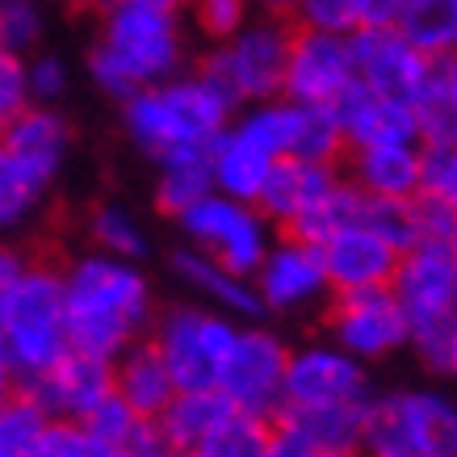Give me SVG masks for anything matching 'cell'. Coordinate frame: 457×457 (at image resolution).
Here are the masks:
<instances>
[{"instance_id": "6da1fadb", "label": "cell", "mask_w": 457, "mask_h": 457, "mask_svg": "<svg viewBox=\"0 0 457 457\" xmlns=\"http://www.w3.org/2000/svg\"><path fill=\"white\" fill-rule=\"evenodd\" d=\"M68 345L88 357L113 361L130 345L147 340L155 319V286L147 269L105 252H80L59 264Z\"/></svg>"}, {"instance_id": "7a4b0ae2", "label": "cell", "mask_w": 457, "mask_h": 457, "mask_svg": "<svg viewBox=\"0 0 457 457\" xmlns=\"http://www.w3.org/2000/svg\"><path fill=\"white\" fill-rule=\"evenodd\" d=\"M189 63V29L180 9L143 0H113L97 13V38L88 46V76L110 101L180 76Z\"/></svg>"}, {"instance_id": "3957f363", "label": "cell", "mask_w": 457, "mask_h": 457, "mask_svg": "<svg viewBox=\"0 0 457 457\" xmlns=\"http://www.w3.org/2000/svg\"><path fill=\"white\" fill-rule=\"evenodd\" d=\"M236 110L197 71H180L122 101V130L152 164L168 155L210 152V143L231 126Z\"/></svg>"}, {"instance_id": "277c9868", "label": "cell", "mask_w": 457, "mask_h": 457, "mask_svg": "<svg viewBox=\"0 0 457 457\" xmlns=\"http://www.w3.org/2000/svg\"><path fill=\"white\" fill-rule=\"evenodd\" d=\"M0 336L13 361V374L21 386L38 382L55 361L71 353L68 315H63V278L59 264L29 261L26 278L17 281L9 303L0 306Z\"/></svg>"}, {"instance_id": "5b68a950", "label": "cell", "mask_w": 457, "mask_h": 457, "mask_svg": "<svg viewBox=\"0 0 457 457\" xmlns=\"http://www.w3.org/2000/svg\"><path fill=\"white\" fill-rule=\"evenodd\" d=\"M290 34H294V21L256 13L239 34H231L227 42H214L194 71L236 113L248 110V105L278 101L281 80H286Z\"/></svg>"}, {"instance_id": "8992f818", "label": "cell", "mask_w": 457, "mask_h": 457, "mask_svg": "<svg viewBox=\"0 0 457 457\" xmlns=\"http://www.w3.org/2000/svg\"><path fill=\"white\" fill-rule=\"evenodd\" d=\"M361 457H457V403L441 390L374 395L361 424Z\"/></svg>"}, {"instance_id": "52a82bcc", "label": "cell", "mask_w": 457, "mask_h": 457, "mask_svg": "<svg viewBox=\"0 0 457 457\" xmlns=\"http://www.w3.org/2000/svg\"><path fill=\"white\" fill-rule=\"evenodd\" d=\"M236 332L239 323L222 311H210L202 303H172L155 311L147 340L168 365L177 390H214Z\"/></svg>"}, {"instance_id": "ba28073f", "label": "cell", "mask_w": 457, "mask_h": 457, "mask_svg": "<svg viewBox=\"0 0 457 457\" xmlns=\"http://www.w3.org/2000/svg\"><path fill=\"white\" fill-rule=\"evenodd\" d=\"M172 222L180 227L189 248L214 256L222 269H231L239 278H252L261 269L264 252L273 248V239H278V231L269 227L261 210L222 194H206Z\"/></svg>"}, {"instance_id": "9c48e42d", "label": "cell", "mask_w": 457, "mask_h": 457, "mask_svg": "<svg viewBox=\"0 0 457 457\" xmlns=\"http://www.w3.org/2000/svg\"><path fill=\"white\" fill-rule=\"evenodd\" d=\"M286 361L290 345L264 323H239L236 345L222 361L219 395L231 403V411L273 420L281 411V386H286Z\"/></svg>"}, {"instance_id": "30bf717a", "label": "cell", "mask_w": 457, "mask_h": 457, "mask_svg": "<svg viewBox=\"0 0 457 457\" xmlns=\"http://www.w3.org/2000/svg\"><path fill=\"white\" fill-rule=\"evenodd\" d=\"M323 328H328V340L361 365H374V361H386L403 348H411L407 315L390 290L336 294L323 306Z\"/></svg>"}, {"instance_id": "8fae6325", "label": "cell", "mask_w": 457, "mask_h": 457, "mask_svg": "<svg viewBox=\"0 0 457 457\" xmlns=\"http://www.w3.org/2000/svg\"><path fill=\"white\" fill-rule=\"evenodd\" d=\"M370 399H374L370 365L353 361L328 336L323 340H306V345H290L281 407H345V403H370Z\"/></svg>"}, {"instance_id": "7c38bea8", "label": "cell", "mask_w": 457, "mask_h": 457, "mask_svg": "<svg viewBox=\"0 0 457 457\" xmlns=\"http://www.w3.org/2000/svg\"><path fill=\"white\" fill-rule=\"evenodd\" d=\"M252 290H256L261 315H311L332 303V286H328L319 248L294 236L273 239L261 269L252 273Z\"/></svg>"}, {"instance_id": "4fadbf2b", "label": "cell", "mask_w": 457, "mask_h": 457, "mask_svg": "<svg viewBox=\"0 0 457 457\" xmlns=\"http://www.w3.org/2000/svg\"><path fill=\"white\" fill-rule=\"evenodd\" d=\"M353 84H357V71H353L348 34L294 26L281 97L298 101V105H336Z\"/></svg>"}, {"instance_id": "5bb4252c", "label": "cell", "mask_w": 457, "mask_h": 457, "mask_svg": "<svg viewBox=\"0 0 457 457\" xmlns=\"http://www.w3.org/2000/svg\"><path fill=\"white\" fill-rule=\"evenodd\" d=\"M407 315L411 336L441 328L457 311V261L449 244H411L386 286Z\"/></svg>"}, {"instance_id": "9a60e30c", "label": "cell", "mask_w": 457, "mask_h": 457, "mask_svg": "<svg viewBox=\"0 0 457 457\" xmlns=\"http://www.w3.org/2000/svg\"><path fill=\"white\" fill-rule=\"evenodd\" d=\"M353 71L357 84L386 101L416 105L432 84V59L420 55L399 29H353Z\"/></svg>"}, {"instance_id": "2e32d148", "label": "cell", "mask_w": 457, "mask_h": 457, "mask_svg": "<svg viewBox=\"0 0 457 457\" xmlns=\"http://www.w3.org/2000/svg\"><path fill=\"white\" fill-rule=\"evenodd\" d=\"M315 248L319 261H323V273H328V286H332V298L336 294L386 290L390 278H395V264L403 256L390 239H382L365 222H348Z\"/></svg>"}, {"instance_id": "e0dca14e", "label": "cell", "mask_w": 457, "mask_h": 457, "mask_svg": "<svg viewBox=\"0 0 457 457\" xmlns=\"http://www.w3.org/2000/svg\"><path fill=\"white\" fill-rule=\"evenodd\" d=\"M34 395L42 411L51 420H68V424H84L97 411L101 403L113 395V361L88 357L71 348L63 361H55L38 382L21 386Z\"/></svg>"}, {"instance_id": "ac0fdd59", "label": "cell", "mask_w": 457, "mask_h": 457, "mask_svg": "<svg viewBox=\"0 0 457 457\" xmlns=\"http://www.w3.org/2000/svg\"><path fill=\"white\" fill-rule=\"evenodd\" d=\"M168 273H172V281H177L180 290L189 294V303L222 311V315H231L236 323L261 319V303H256L252 278H239L231 269H222L214 256H206V252L189 248V244L172 248L168 252Z\"/></svg>"}, {"instance_id": "d6986e66", "label": "cell", "mask_w": 457, "mask_h": 457, "mask_svg": "<svg viewBox=\"0 0 457 457\" xmlns=\"http://www.w3.org/2000/svg\"><path fill=\"white\" fill-rule=\"evenodd\" d=\"M0 147L55 185L71 152V126L55 105H26L17 118L0 126Z\"/></svg>"}, {"instance_id": "ffe728a7", "label": "cell", "mask_w": 457, "mask_h": 457, "mask_svg": "<svg viewBox=\"0 0 457 457\" xmlns=\"http://www.w3.org/2000/svg\"><path fill=\"white\" fill-rule=\"evenodd\" d=\"M332 110H336V122H340V135H345L348 152L374 147V143H420L416 110L403 105V101L378 97V93L361 88V84H353Z\"/></svg>"}, {"instance_id": "44dd1931", "label": "cell", "mask_w": 457, "mask_h": 457, "mask_svg": "<svg viewBox=\"0 0 457 457\" xmlns=\"http://www.w3.org/2000/svg\"><path fill=\"white\" fill-rule=\"evenodd\" d=\"M340 180V168L336 164H311V160H278L269 180H264L261 197H256V210H261L273 231H290L294 222L303 219L306 210L315 206L319 197Z\"/></svg>"}, {"instance_id": "7402d4cb", "label": "cell", "mask_w": 457, "mask_h": 457, "mask_svg": "<svg viewBox=\"0 0 457 457\" xmlns=\"http://www.w3.org/2000/svg\"><path fill=\"white\" fill-rule=\"evenodd\" d=\"M420 143H374L348 152V180L365 197L382 202H411L420 197Z\"/></svg>"}, {"instance_id": "603a6c76", "label": "cell", "mask_w": 457, "mask_h": 457, "mask_svg": "<svg viewBox=\"0 0 457 457\" xmlns=\"http://www.w3.org/2000/svg\"><path fill=\"white\" fill-rule=\"evenodd\" d=\"M113 395L147 424H155L168 403L177 399V382L160 361V353L152 348V340H139L122 357H113Z\"/></svg>"}, {"instance_id": "cb8c5ba5", "label": "cell", "mask_w": 457, "mask_h": 457, "mask_svg": "<svg viewBox=\"0 0 457 457\" xmlns=\"http://www.w3.org/2000/svg\"><path fill=\"white\" fill-rule=\"evenodd\" d=\"M370 403H345V407H281L273 424L303 441L311 453H353L361 441Z\"/></svg>"}, {"instance_id": "d4e9b609", "label": "cell", "mask_w": 457, "mask_h": 457, "mask_svg": "<svg viewBox=\"0 0 457 457\" xmlns=\"http://www.w3.org/2000/svg\"><path fill=\"white\" fill-rule=\"evenodd\" d=\"M231 416V403L219 390H177V399L164 407V416L155 420V436L168 449H185L194 453L222 420Z\"/></svg>"}, {"instance_id": "484cf974", "label": "cell", "mask_w": 457, "mask_h": 457, "mask_svg": "<svg viewBox=\"0 0 457 457\" xmlns=\"http://www.w3.org/2000/svg\"><path fill=\"white\" fill-rule=\"evenodd\" d=\"M84 236L88 248L118 256V261H135L143 264V256L152 252V236H147V222L122 202H97L84 219Z\"/></svg>"}, {"instance_id": "4316f807", "label": "cell", "mask_w": 457, "mask_h": 457, "mask_svg": "<svg viewBox=\"0 0 457 457\" xmlns=\"http://www.w3.org/2000/svg\"><path fill=\"white\" fill-rule=\"evenodd\" d=\"M290 105V139H286V155L290 160H311V164H336L348 155L340 122H336L332 105Z\"/></svg>"}, {"instance_id": "83f0119b", "label": "cell", "mask_w": 457, "mask_h": 457, "mask_svg": "<svg viewBox=\"0 0 457 457\" xmlns=\"http://www.w3.org/2000/svg\"><path fill=\"white\" fill-rule=\"evenodd\" d=\"M155 210L168 219H180L185 210L202 202L206 194H214V180H210V155L206 152H185V155H168L155 164Z\"/></svg>"}, {"instance_id": "f1b7e54d", "label": "cell", "mask_w": 457, "mask_h": 457, "mask_svg": "<svg viewBox=\"0 0 457 457\" xmlns=\"http://www.w3.org/2000/svg\"><path fill=\"white\" fill-rule=\"evenodd\" d=\"M395 29L432 63L457 55V0H403Z\"/></svg>"}, {"instance_id": "f546056e", "label": "cell", "mask_w": 457, "mask_h": 457, "mask_svg": "<svg viewBox=\"0 0 457 457\" xmlns=\"http://www.w3.org/2000/svg\"><path fill=\"white\" fill-rule=\"evenodd\" d=\"M84 428L93 432L101 449H110L113 457H143L160 441V436H155V424L139 420L118 395H110V399L101 403L97 411L84 420Z\"/></svg>"}, {"instance_id": "4dcf8cb0", "label": "cell", "mask_w": 457, "mask_h": 457, "mask_svg": "<svg viewBox=\"0 0 457 457\" xmlns=\"http://www.w3.org/2000/svg\"><path fill=\"white\" fill-rule=\"evenodd\" d=\"M51 194V180H42L34 168H26L13 152L0 147V231L26 227L38 206Z\"/></svg>"}, {"instance_id": "1f68e13d", "label": "cell", "mask_w": 457, "mask_h": 457, "mask_svg": "<svg viewBox=\"0 0 457 457\" xmlns=\"http://www.w3.org/2000/svg\"><path fill=\"white\" fill-rule=\"evenodd\" d=\"M361 202H365V194H361V189L348 177H340L332 189L319 197L315 206L306 210V214L294 222L290 231H281V236L306 239V244H323V239L332 236V231H340V227H348V222L361 219Z\"/></svg>"}, {"instance_id": "d6a6232c", "label": "cell", "mask_w": 457, "mask_h": 457, "mask_svg": "<svg viewBox=\"0 0 457 457\" xmlns=\"http://www.w3.org/2000/svg\"><path fill=\"white\" fill-rule=\"evenodd\" d=\"M273 445V420L231 411L206 441L194 449V457H264Z\"/></svg>"}, {"instance_id": "836d02e7", "label": "cell", "mask_w": 457, "mask_h": 457, "mask_svg": "<svg viewBox=\"0 0 457 457\" xmlns=\"http://www.w3.org/2000/svg\"><path fill=\"white\" fill-rule=\"evenodd\" d=\"M51 416L42 411L29 390H13L0 399V457H34Z\"/></svg>"}, {"instance_id": "e575fe53", "label": "cell", "mask_w": 457, "mask_h": 457, "mask_svg": "<svg viewBox=\"0 0 457 457\" xmlns=\"http://www.w3.org/2000/svg\"><path fill=\"white\" fill-rule=\"evenodd\" d=\"M46 34L42 0H0V51L29 59Z\"/></svg>"}, {"instance_id": "d590c367", "label": "cell", "mask_w": 457, "mask_h": 457, "mask_svg": "<svg viewBox=\"0 0 457 457\" xmlns=\"http://www.w3.org/2000/svg\"><path fill=\"white\" fill-rule=\"evenodd\" d=\"M185 9H189V26H194L210 46H214V42H227L231 34H239V29L256 17L252 0H185Z\"/></svg>"}, {"instance_id": "8d00e7d4", "label": "cell", "mask_w": 457, "mask_h": 457, "mask_svg": "<svg viewBox=\"0 0 457 457\" xmlns=\"http://www.w3.org/2000/svg\"><path fill=\"white\" fill-rule=\"evenodd\" d=\"M365 227H374L382 239H390L399 252H407L416 244V214L411 202H382V197H365L361 202V219Z\"/></svg>"}, {"instance_id": "74e56055", "label": "cell", "mask_w": 457, "mask_h": 457, "mask_svg": "<svg viewBox=\"0 0 457 457\" xmlns=\"http://www.w3.org/2000/svg\"><path fill=\"white\" fill-rule=\"evenodd\" d=\"M420 194L457 210V143L424 147V155H420Z\"/></svg>"}, {"instance_id": "f35d334b", "label": "cell", "mask_w": 457, "mask_h": 457, "mask_svg": "<svg viewBox=\"0 0 457 457\" xmlns=\"http://www.w3.org/2000/svg\"><path fill=\"white\" fill-rule=\"evenodd\" d=\"M411 110H416L420 147H441V143H457V113L449 110V101L436 93V84H428V88H424V97H420Z\"/></svg>"}, {"instance_id": "ab89813d", "label": "cell", "mask_w": 457, "mask_h": 457, "mask_svg": "<svg viewBox=\"0 0 457 457\" xmlns=\"http://www.w3.org/2000/svg\"><path fill=\"white\" fill-rule=\"evenodd\" d=\"M34 457H113L110 449H101L97 436L84 424H68V420H51L42 432Z\"/></svg>"}, {"instance_id": "60d3db41", "label": "cell", "mask_w": 457, "mask_h": 457, "mask_svg": "<svg viewBox=\"0 0 457 457\" xmlns=\"http://www.w3.org/2000/svg\"><path fill=\"white\" fill-rule=\"evenodd\" d=\"M26 84H29V105H55L68 93V63L59 55L34 51L26 59Z\"/></svg>"}, {"instance_id": "b9f144b4", "label": "cell", "mask_w": 457, "mask_h": 457, "mask_svg": "<svg viewBox=\"0 0 457 457\" xmlns=\"http://www.w3.org/2000/svg\"><path fill=\"white\" fill-rule=\"evenodd\" d=\"M411 348H416V357L428 365L432 374L457 378V311L445 319L441 328L411 336Z\"/></svg>"}, {"instance_id": "7bdbcfd3", "label": "cell", "mask_w": 457, "mask_h": 457, "mask_svg": "<svg viewBox=\"0 0 457 457\" xmlns=\"http://www.w3.org/2000/svg\"><path fill=\"white\" fill-rule=\"evenodd\" d=\"M416 214V244H453L457 236V210L436 202V197H411Z\"/></svg>"}, {"instance_id": "ee69618b", "label": "cell", "mask_w": 457, "mask_h": 457, "mask_svg": "<svg viewBox=\"0 0 457 457\" xmlns=\"http://www.w3.org/2000/svg\"><path fill=\"white\" fill-rule=\"evenodd\" d=\"M294 26L353 34V0H298V9H294Z\"/></svg>"}, {"instance_id": "f6af8a7d", "label": "cell", "mask_w": 457, "mask_h": 457, "mask_svg": "<svg viewBox=\"0 0 457 457\" xmlns=\"http://www.w3.org/2000/svg\"><path fill=\"white\" fill-rule=\"evenodd\" d=\"M29 105V84H26V59L13 51H0V126L17 118Z\"/></svg>"}, {"instance_id": "bcb514c9", "label": "cell", "mask_w": 457, "mask_h": 457, "mask_svg": "<svg viewBox=\"0 0 457 457\" xmlns=\"http://www.w3.org/2000/svg\"><path fill=\"white\" fill-rule=\"evenodd\" d=\"M403 0H353V29H395Z\"/></svg>"}, {"instance_id": "7dc6e473", "label": "cell", "mask_w": 457, "mask_h": 457, "mask_svg": "<svg viewBox=\"0 0 457 457\" xmlns=\"http://www.w3.org/2000/svg\"><path fill=\"white\" fill-rule=\"evenodd\" d=\"M29 261H34V256H26L17 244H4V239H0V306L9 303V294L17 290V281L26 278Z\"/></svg>"}, {"instance_id": "c3c4849f", "label": "cell", "mask_w": 457, "mask_h": 457, "mask_svg": "<svg viewBox=\"0 0 457 457\" xmlns=\"http://www.w3.org/2000/svg\"><path fill=\"white\" fill-rule=\"evenodd\" d=\"M432 84H436V93L449 101V110L457 113V55L432 63Z\"/></svg>"}, {"instance_id": "681fc988", "label": "cell", "mask_w": 457, "mask_h": 457, "mask_svg": "<svg viewBox=\"0 0 457 457\" xmlns=\"http://www.w3.org/2000/svg\"><path fill=\"white\" fill-rule=\"evenodd\" d=\"M264 457H311V449H306L303 441H294L290 432H281L278 424H273V445H269V453Z\"/></svg>"}, {"instance_id": "f907efd6", "label": "cell", "mask_w": 457, "mask_h": 457, "mask_svg": "<svg viewBox=\"0 0 457 457\" xmlns=\"http://www.w3.org/2000/svg\"><path fill=\"white\" fill-rule=\"evenodd\" d=\"M13 390H21V382H17L13 361H9V348H4V336H0V399H9Z\"/></svg>"}, {"instance_id": "816d5d0a", "label": "cell", "mask_w": 457, "mask_h": 457, "mask_svg": "<svg viewBox=\"0 0 457 457\" xmlns=\"http://www.w3.org/2000/svg\"><path fill=\"white\" fill-rule=\"evenodd\" d=\"M252 9L264 17H286L294 21V9H298V0H252Z\"/></svg>"}, {"instance_id": "f5cc1de1", "label": "cell", "mask_w": 457, "mask_h": 457, "mask_svg": "<svg viewBox=\"0 0 457 457\" xmlns=\"http://www.w3.org/2000/svg\"><path fill=\"white\" fill-rule=\"evenodd\" d=\"M59 4H68V9H88V13H101L105 4H113V0H59Z\"/></svg>"}, {"instance_id": "db71d44e", "label": "cell", "mask_w": 457, "mask_h": 457, "mask_svg": "<svg viewBox=\"0 0 457 457\" xmlns=\"http://www.w3.org/2000/svg\"><path fill=\"white\" fill-rule=\"evenodd\" d=\"M143 457H194V453H185V449H168L164 441H155V445H152V449H147V453H143Z\"/></svg>"}, {"instance_id": "11a10c76", "label": "cell", "mask_w": 457, "mask_h": 457, "mask_svg": "<svg viewBox=\"0 0 457 457\" xmlns=\"http://www.w3.org/2000/svg\"><path fill=\"white\" fill-rule=\"evenodd\" d=\"M143 4H160V9H185V0H143Z\"/></svg>"}, {"instance_id": "9f6ffc18", "label": "cell", "mask_w": 457, "mask_h": 457, "mask_svg": "<svg viewBox=\"0 0 457 457\" xmlns=\"http://www.w3.org/2000/svg\"><path fill=\"white\" fill-rule=\"evenodd\" d=\"M311 457H361V453L353 449V453H311Z\"/></svg>"}, {"instance_id": "6f0895ef", "label": "cell", "mask_w": 457, "mask_h": 457, "mask_svg": "<svg viewBox=\"0 0 457 457\" xmlns=\"http://www.w3.org/2000/svg\"><path fill=\"white\" fill-rule=\"evenodd\" d=\"M449 248H453V261H457V236H453V244H449Z\"/></svg>"}]
</instances>
